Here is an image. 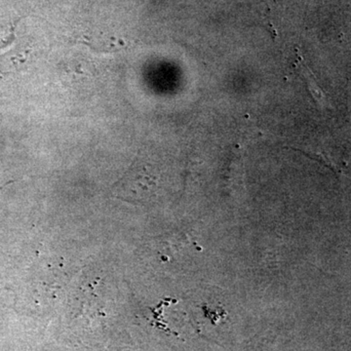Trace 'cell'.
Returning a JSON list of instances; mask_svg holds the SVG:
<instances>
[{"label": "cell", "mask_w": 351, "mask_h": 351, "mask_svg": "<svg viewBox=\"0 0 351 351\" xmlns=\"http://www.w3.org/2000/svg\"><path fill=\"white\" fill-rule=\"evenodd\" d=\"M300 66H301V73L302 76H304V80H306V84L309 85V91L311 92L314 99L317 100L318 104L321 106L325 105V94H323V92L321 91L319 86H318L317 82L314 80V76L311 71H309V69H307L306 66H304V62L302 61V58L300 59L299 62Z\"/></svg>", "instance_id": "obj_1"}]
</instances>
